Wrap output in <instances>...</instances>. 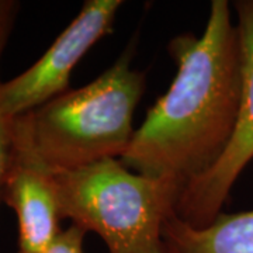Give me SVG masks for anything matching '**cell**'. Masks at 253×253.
<instances>
[{
	"label": "cell",
	"mask_w": 253,
	"mask_h": 253,
	"mask_svg": "<svg viewBox=\"0 0 253 253\" xmlns=\"http://www.w3.org/2000/svg\"><path fill=\"white\" fill-rule=\"evenodd\" d=\"M169 54L176 76L120 161L184 190L222 156L238 118L242 56L229 3L212 0L204 33L174 37Z\"/></svg>",
	"instance_id": "1"
},
{
	"label": "cell",
	"mask_w": 253,
	"mask_h": 253,
	"mask_svg": "<svg viewBox=\"0 0 253 253\" xmlns=\"http://www.w3.org/2000/svg\"><path fill=\"white\" fill-rule=\"evenodd\" d=\"M131 56L126 49L89 84L24 114L31 142L51 170H75L124 156L145 90V75L131 68Z\"/></svg>",
	"instance_id": "2"
},
{
	"label": "cell",
	"mask_w": 253,
	"mask_h": 253,
	"mask_svg": "<svg viewBox=\"0 0 253 253\" xmlns=\"http://www.w3.org/2000/svg\"><path fill=\"white\" fill-rule=\"evenodd\" d=\"M61 217L103 239L109 253H163V225L181 187L132 172L120 159L51 170Z\"/></svg>",
	"instance_id": "3"
},
{
	"label": "cell",
	"mask_w": 253,
	"mask_h": 253,
	"mask_svg": "<svg viewBox=\"0 0 253 253\" xmlns=\"http://www.w3.org/2000/svg\"><path fill=\"white\" fill-rule=\"evenodd\" d=\"M121 0H87L38 61L0 86V109L6 118L24 116L68 91L71 73L99 40L113 31Z\"/></svg>",
	"instance_id": "4"
},
{
	"label": "cell",
	"mask_w": 253,
	"mask_h": 253,
	"mask_svg": "<svg viewBox=\"0 0 253 253\" xmlns=\"http://www.w3.org/2000/svg\"><path fill=\"white\" fill-rule=\"evenodd\" d=\"M236 30L242 56V91L234 134L218 162L181 191L176 214L194 228H204L221 214L229 193L253 161V0H238Z\"/></svg>",
	"instance_id": "5"
},
{
	"label": "cell",
	"mask_w": 253,
	"mask_h": 253,
	"mask_svg": "<svg viewBox=\"0 0 253 253\" xmlns=\"http://www.w3.org/2000/svg\"><path fill=\"white\" fill-rule=\"evenodd\" d=\"M9 129V158L0 200L17 215L18 252L41 253L62 231L51 169L37 154L24 116L10 118Z\"/></svg>",
	"instance_id": "6"
},
{
	"label": "cell",
	"mask_w": 253,
	"mask_h": 253,
	"mask_svg": "<svg viewBox=\"0 0 253 253\" xmlns=\"http://www.w3.org/2000/svg\"><path fill=\"white\" fill-rule=\"evenodd\" d=\"M163 253H253V210L224 214L194 228L170 214L163 225Z\"/></svg>",
	"instance_id": "7"
},
{
	"label": "cell",
	"mask_w": 253,
	"mask_h": 253,
	"mask_svg": "<svg viewBox=\"0 0 253 253\" xmlns=\"http://www.w3.org/2000/svg\"><path fill=\"white\" fill-rule=\"evenodd\" d=\"M18 10V3L10 1V0H1L0 6V63H1V55L6 48L10 33L13 30V24L16 20V14ZM3 82L0 81V86ZM10 149V129L9 118H6L0 109V193H1V183L4 177V170L7 165Z\"/></svg>",
	"instance_id": "8"
},
{
	"label": "cell",
	"mask_w": 253,
	"mask_h": 253,
	"mask_svg": "<svg viewBox=\"0 0 253 253\" xmlns=\"http://www.w3.org/2000/svg\"><path fill=\"white\" fill-rule=\"evenodd\" d=\"M86 232L79 226L71 225L62 229L52 244L41 253H83V239ZM23 253V252H17Z\"/></svg>",
	"instance_id": "9"
},
{
	"label": "cell",
	"mask_w": 253,
	"mask_h": 253,
	"mask_svg": "<svg viewBox=\"0 0 253 253\" xmlns=\"http://www.w3.org/2000/svg\"><path fill=\"white\" fill-rule=\"evenodd\" d=\"M0 6H1V0H0Z\"/></svg>",
	"instance_id": "10"
}]
</instances>
